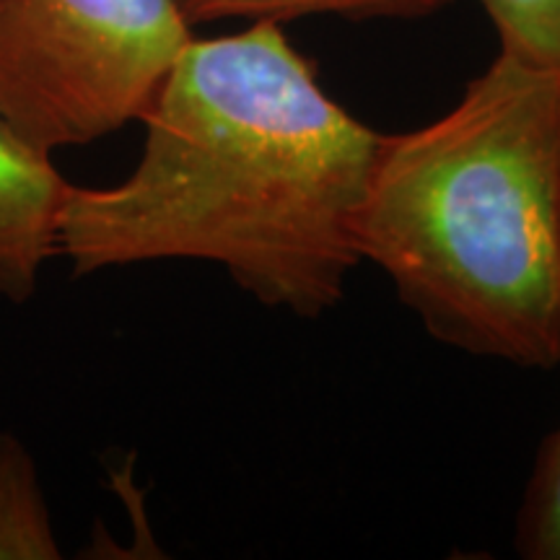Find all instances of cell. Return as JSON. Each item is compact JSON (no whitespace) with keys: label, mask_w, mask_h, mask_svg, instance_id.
Returning <instances> with one entry per match:
<instances>
[{"label":"cell","mask_w":560,"mask_h":560,"mask_svg":"<svg viewBox=\"0 0 560 560\" xmlns=\"http://www.w3.org/2000/svg\"><path fill=\"white\" fill-rule=\"evenodd\" d=\"M140 122L128 177L70 187L58 252L75 278L200 260L270 310L340 304L382 132L327 96L280 24L192 37Z\"/></svg>","instance_id":"cell-1"},{"label":"cell","mask_w":560,"mask_h":560,"mask_svg":"<svg viewBox=\"0 0 560 560\" xmlns=\"http://www.w3.org/2000/svg\"><path fill=\"white\" fill-rule=\"evenodd\" d=\"M439 342L560 363V70L499 52L423 128L382 136L355 229Z\"/></svg>","instance_id":"cell-2"},{"label":"cell","mask_w":560,"mask_h":560,"mask_svg":"<svg viewBox=\"0 0 560 560\" xmlns=\"http://www.w3.org/2000/svg\"><path fill=\"white\" fill-rule=\"evenodd\" d=\"M192 39L177 0H0V117L34 149L140 120Z\"/></svg>","instance_id":"cell-3"},{"label":"cell","mask_w":560,"mask_h":560,"mask_svg":"<svg viewBox=\"0 0 560 560\" xmlns=\"http://www.w3.org/2000/svg\"><path fill=\"white\" fill-rule=\"evenodd\" d=\"M70 182L52 153L34 149L0 117V299L26 304L58 252Z\"/></svg>","instance_id":"cell-4"},{"label":"cell","mask_w":560,"mask_h":560,"mask_svg":"<svg viewBox=\"0 0 560 560\" xmlns=\"http://www.w3.org/2000/svg\"><path fill=\"white\" fill-rule=\"evenodd\" d=\"M37 462L16 433L0 431V560H60Z\"/></svg>","instance_id":"cell-5"},{"label":"cell","mask_w":560,"mask_h":560,"mask_svg":"<svg viewBox=\"0 0 560 560\" xmlns=\"http://www.w3.org/2000/svg\"><path fill=\"white\" fill-rule=\"evenodd\" d=\"M187 24H210L223 19L293 21L301 16L342 19H418L439 11L446 0H177Z\"/></svg>","instance_id":"cell-6"},{"label":"cell","mask_w":560,"mask_h":560,"mask_svg":"<svg viewBox=\"0 0 560 560\" xmlns=\"http://www.w3.org/2000/svg\"><path fill=\"white\" fill-rule=\"evenodd\" d=\"M514 545L527 560H560V429L545 439L535 462Z\"/></svg>","instance_id":"cell-7"},{"label":"cell","mask_w":560,"mask_h":560,"mask_svg":"<svg viewBox=\"0 0 560 560\" xmlns=\"http://www.w3.org/2000/svg\"><path fill=\"white\" fill-rule=\"evenodd\" d=\"M499 32L501 50L560 70V0H478Z\"/></svg>","instance_id":"cell-8"}]
</instances>
